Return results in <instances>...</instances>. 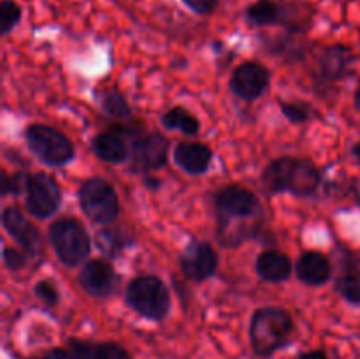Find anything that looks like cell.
Returning <instances> with one entry per match:
<instances>
[{
	"label": "cell",
	"instance_id": "cell-23",
	"mask_svg": "<svg viewBox=\"0 0 360 359\" xmlns=\"http://www.w3.org/2000/svg\"><path fill=\"white\" fill-rule=\"evenodd\" d=\"M338 294L350 305H360V273L357 271H348L338 277L336 284H334Z\"/></svg>",
	"mask_w": 360,
	"mask_h": 359
},
{
	"label": "cell",
	"instance_id": "cell-28",
	"mask_svg": "<svg viewBox=\"0 0 360 359\" xmlns=\"http://www.w3.org/2000/svg\"><path fill=\"white\" fill-rule=\"evenodd\" d=\"M28 256L25 250H18V248H11V246L4 245L2 250V260H4V266L11 271H20L23 267L28 266Z\"/></svg>",
	"mask_w": 360,
	"mask_h": 359
},
{
	"label": "cell",
	"instance_id": "cell-14",
	"mask_svg": "<svg viewBox=\"0 0 360 359\" xmlns=\"http://www.w3.org/2000/svg\"><path fill=\"white\" fill-rule=\"evenodd\" d=\"M355 55L348 46L330 44L320 51L316 58V80L320 83H338L352 74Z\"/></svg>",
	"mask_w": 360,
	"mask_h": 359
},
{
	"label": "cell",
	"instance_id": "cell-30",
	"mask_svg": "<svg viewBox=\"0 0 360 359\" xmlns=\"http://www.w3.org/2000/svg\"><path fill=\"white\" fill-rule=\"evenodd\" d=\"M186 7L190 11H193L195 14H200V16H207V14L214 13L220 4V0H183Z\"/></svg>",
	"mask_w": 360,
	"mask_h": 359
},
{
	"label": "cell",
	"instance_id": "cell-26",
	"mask_svg": "<svg viewBox=\"0 0 360 359\" xmlns=\"http://www.w3.org/2000/svg\"><path fill=\"white\" fill-rule=\"evenodd\" d=\"M127 245V239L122 232L112 231V229H104L97 234V246H101L105 256L112 257Z\"/></svg>",
	"mask_w": 360,
	"mask_h": 359
},
{
	"label": "cell",
	"instance_id": "cell-31",
	"mask_svg": "<svg viewBox=\"0 0 360 359\" xmlns=\"http://www.w3.org/2000/svg\"><path fill=\"white\" fill-rule=\"evenodd\" d=\"M23 359H74V358L67 347L65 348L55 347V348H49V351L46 352H41V354L28 355V358H23Z\"/></svg>",
	"mask_w": 360,
	"mask_h": 359
},
{
	"label": "cell",
	"instance_id": "cell-4",
	"mask_svg": "<svg viewBox=\"0 0 360 359\" xmlns=\"http://www.w3.org/2000/svg\"><path fill=\"white\" fill-rule=\"evenodd\" d=\"M48 236L53 252L63 266L77 267L90 256L91 239L84 225L76 218L62 217L51 222Z\"/></svg>",
	"mask_w": 360,
	"mask_h": 359
},
{
	"label": "cell",
	"instance_id": "cell-1",
	"mask_svg": "<svg viewBox=\"0 0 360 359\" xmlns=\"http://www.w3.org/2000/svg\"><path fill=\"white\" fill-rule=\"evenodd\" d=\"M262 187L269 194H292L295 197H309L319 190L322 175L309 158L283 155L267 162L260 175Z\"/></svg>",
	"mask_w": 360,
	"mask_h": 359
},
{
	"label": "cell",
	"instance_id": "cell-19",
	"mask_svg": "<svg viewBox=\"0 0 360 359\" xmlns=\"http://www.w3.org/2000/svg\"><path fill=\"white\" fill-rule=\"evenodd\" d=\"M91 150H94L95 157H98L102 162H108V164L112 165L123 164L130 157V148L127 146L122 134H118L116 130L98 132L91 139Z\"/></svg>",
	"mask_w": 360,
	"mask_h": 359
},
{
	"label": "cell",
	"instance_id": "cell-2",
	"mask_svg": "<svg viewBox=\"0 0 360 359\" xmlns=\"http://www.w3.org/2000/svg\"><path fill=\"white\" fill-rule=\"evenodd\" d=\"M295 322L288 310L281 306H260L252 313L248 327L250 348L259 359H271L287 347L294 334Z\"/></svg>",
	"mask_w": 360,
	"mask_h": 359
},
{
	"label": "cell",
	"instance_id": "cell-29",
	"mask_svg": "<svg viewBox=\"0 0 360 359\" xmlns=\"http://www.w3.org/2000/svg\"><path fill=\"white\" fill-rule=\"evenodd\" d=\"M27 176L25 172H14V175H2V196H20L25 192V185H27Z\"/></svg>",
	"mask_w": 360,
	"mask_h": 359
},
{
	"label": "cell",
	"instance_id": "cell-27",
	"mask_svg": "<svg viewBox=\"0 0 360 359\" xmlns=\"http://www.w3.org/2000/svg\"><path fill=\"white\" fill-rule=\"evenodd\" d=\"M34 294L42 305H46L48 308H55L60 303V292L55 287V284L49 280H39L34 287Z\"/></svg>",
	"mask_w": 360,
	"mask_h": 359
},
{
	"label": "cell",
	"instance_id": "cell-18",
	"mask_svg": "<svg viewBox=\"0 0 360 359\" xmlns=\"http://www.w3.org/2000/svg\"><path fill=\"white\" fill-rule=\"evenodd\" d=\"M255 271L264 282L281 284V282H287L290 278L294 264L287 253H283L281 250L269 248L259 253L255 260Z\"/></svg>",
	"mask_w": 360,
	"mask_h": 359
},
{
	"label": "cell",
	"instance_id": "cell-20",
	"mask_svg": "<svg viewBox=\"0 0 360 359\" xmlns=\"http://www.w3.org/2000/svg\"><path fill=\"white\" fill-rule=\"evenodd\" d=\"M287 7L276 0H255L246 7V20L253 27H271L283 23Z\"/></svg>",
	"mask_w": 360,
	"mask_h": 359
},
{
	"label": "cell",
	"instance_id": "cell-12",
	"mask_svg": "<svg viewBox=\"0 0 360 359\" xmlns=\"http://www.w3.org/2000/svg\"><path fill=\"white\" fill-rule=\"evenodd\" d=\"M271 84V73L267 67H264L260 62H248L239 63L232 73L229 87L236 97L243 99L246 102H253L262 97Z\"/></svg>",
	"mask_w": 360,
	"mask_h": 359
},
{
	"label": "cell",
	"instance_id": "cell-24",
	"mask_svg": "<svg viewBox=\"0 0 360 359\" xmlns=\"http://www.w3.org/2000/svg\"><path fill=\"white\" fill-rule=\"evenodd\" d=\"M281 113H283L285 118L290 123L295 125H302V123H308L309 120L315 116V109L313 106H309L304 101H278Z\"/></svg>",
	"mask_w": 360,
	"mask_h": 359
},
{
	"label": "cell",
	"instance_id": "cell-8",
	"mask_svg": "<svg viewBox=\"0 0 360 359\" xmlns=\"http://www.w3.org/2000/svg\"><path fill=\"white\" fill-rule=\"evenodd\" d=\"M23 194L27 211L37 220L53 217L62 204V189L48 172L37 171L28 175Z\"/></svg>",
	"mask_w": 360,
	"mask_h": 359
},
{
	"label": "cell",
	"instance_id": "cell-11",
	"mask_svg": "<svg viewBox=\"0 0 360 359\" xmlns=\"http://www.w3.org/2000/svg\"><path fill=\"white\" fill-rule=\"evenodd\" d=\"M77 282L81 289L91 298L108 299L118 292L122 277L105 259H90L81 267Z\"/></svg>",
	"mask_w": 360,
	"mask_h": 359
},
{
	"label": "cell",
	"instance_id": "cell-25",
	"mask_svg": "<svg viewBox=\"0 0 360 359\" xmlns=\"http://www.w3.org/2000/svg\"><path fill=\"white\" fill-rule=\"evenodd\" d=\"M23 16V9L14 0H2L0 4V32L2 35L11 34Z\"/></svg>",
	"mask_w": 360,
	"mask_h": 359
},
{
	"label": "cell",
	"instance_id": "cell-10",
	"mask_svg": "<svg viewBox=\"0 0 360 359\" xmlns=\"http://www.w3.org/2000/svg\"><path fill=\"white\" fill-rule=\"evenodd\" d=\"M218 252L210 241L204 239H192L185 246L179 256V267L186 280L202 284L207 278L213 277L218 270Z\"/></svg>",
	"mask_w": 360,
	"mask_h": 359
},
{
	"label": "cell",
	"instance_id": "cell-22",
	"mask_svg": "<svg viewBox=\"0 0 360 359\" xmlns=\"http://www.w3.org/2000/svg\"><path fill=\"white\" fill-rule=\"evenodd\" d=\"M97 102H98V108L109 115L111 118L116 120H127V118H132V109H130L129 101L125 99V95L115 87H105L101 88L97 92Z\"/></svg>",
	"mask_w": 360,
	"mask_h": 359
},
{
	"label": "cell",
	"instance_id": "cell-3",
	"mask_svg": "<svg viewBox=\"0 0 360 359\" xmlns=\"http://www.w3.org/2000/svg\"><path fill=\"white\" fill-rule=\"evenodd\" d=\"M125 303L143 319L162 322L171 312V291L157 275H137L127 284Z\"/></svg>",
	"mask_w": 360,
	"mask_h": 359
},
{
	"label": "cell",
	"instance_id": "cell-6",
	"mask_svg": "<svg viewBox=\"0 0 360 359\" xmlns=\"http://www.w3.org/2000/svg\"><path fill=\"white\" fill-rule=\"evenodd\" d=\"M77 201L84 217L95 225H111L118 218L120 199L115 187L104 178H88L77 190Z\"/></svg>",
	"mask_w": 360,
	"mask_h": 359
},
{
	"label": "cell",
	"instance_id": "cell-32",
	"mask_svg": "<svg viewBox=\"0 0 360 359\" xmlns=\"http://www.w3.org/2000/svg\"><path fill=\"white\" fill-rule=\"evenodd\" d=\"M294 359H330L326 348H313V351L299 352Z\"/></svg>",
	"mask_w": 360,
	"mask_h": 359
},
{
	"label": "cell",
	"instance_id": "cell-34",
	"mask_svg": "<svg viewBox=\"0 0 360 359\" xmlns=\"http://www.w3.org/2000/svg\"><path fill=\"white\" fill-rule=\"evenodd\" d=\"M354 104H355V109L360 113V87L355 90V94H354Z\"/></svg>",
	"mask_w": 360,
	"mask_h": 359
},
{
	"label": "cell",
	"instance_id": "cell-16",
	"mask_svg": "<svg viewBox=\"0 0 360 359\" xmlns=\"http://www.w3.org/2000/svg\"><path fill=\"white\" fill-rule=\"evenodd\" d=\"M67 348L74 359H134L127 347L118 341H97L84 338H69Z\"/></svg>",
	"mask_w": 360,
	"mask_h": 359
},
{
	"label": "cell",
	"instance_id": "cell-13",
	"mask_svg": "<svg viewBox=\"0 0 360 359\" xmlns=\"http://www.w3.org/2000/svg\"><path fill=\"white\" fill-rule=\"evenodd\" d=\"M2 225L6 229L7 234L18 241L21 250L28 253V256H37L42 250V238L39 229L35 227L34 222L27 218V215L20 210L18 206L11 204L2 210Z\"/></svg>",
	"mask_w": 360,
	"mask_h": 359
},
{
	"label": "cell",
	"instance_id": "cell-21",
	"mask_svg": "<svg viewBox=\"0 0 360 359\" xmlns=\"http://www.w3.org/2000/svg\"><path fill=\"white\" fill-rule=\"evenodd\" d=\"M162 125L169 130H178L185 136H197L200 132V122L185 106H172L162 115Z\"/></svg>",
	"mask_w": 360,
	"mask_h": 359
},
{
	"label": "cell",
	"instance_id": "cell-5",
	"mask_svg": "<svg viewBox=\"0 0 360 359\" xmlns=\"http://www.w3.org/2000/svg\"><path fill=\"white\" fill-rule=\"evenodd\" d=\"M28 150L46 165L62 168L76 155L74 144L62 130L46 123H30L23 132Z\"/></svg>",
	"mask_w": 360,
	"mask_h": 359
},
{
	"label": "cell",
	"instance_id": "cell-7",
	"mask_svg": "<svg viewBox=\"0 0 360 359\" xmlns=\"http://www.w3.org/2000/svg\"><path fill=\"white\" fill-rule=\"evenodd\" d=\"M213 204L220 225L229 224L231 220H248L262 208L257 194L238 183H231L217 190Z\"/></svg>",
	"mask_w": 360,
	"mask_h": 359
},
{
	"label": "cell",
	"instance_id": "cell-15",
	"mask_svg": "<svg viewBox=\"0 0 360 359\" xmlns=\"http://www.w3.org/2000/svg\"><path fill=\"white\" fill-rule=\"evenodd\" d=\"M176 165L192 176H200L210 171L213 162V150L200 141H181L172 151Z\"/></svg>",
	"mask_w": 360,
	"mask_h": 359
},
{
	"label": "cell",
	"instance_id": "cell-9",
	"mask_svg": "<svg viewBox=\"0 0 360 359\" xmlns=\"http://www.w3.org/2000/svg\"><path fill=\"white\" fill-rule=\"evenodd\" d=\"M169 139L160 132H139L130 146V171L148 175L167 164Z\"/></svg>",
	"mask_w": 360,
	"mask_h": 359
},
{
	"label": "cell",
	"instance_id": "cell-33",
	"mask_svg": "<svg viewBox=\"0 0 360 359\" xmlns=\"http://www.w3.org/2000/svg\"><path fill=\"white\" fill-rule=\"evenodd\" d=\"M350 153H352V157H354L355 160H357L359 164H360V141H357V143H354V144H352V148H350Z\"/></svg>",
	"mask_w": 360,
	"mask_h": 359
},
{
	"label": "cell",
	"instance_id": "cell-17",
	"mask_svg": "<svg viewBox=\"0 0 360 359\" xmlns=\"http://www.w3.org/2000/svg\"><path fill=\"white\" fill-rule=\"evenodd\" d=\"M295 275L302 284L319 287V285L327 284L333 277V263L326 253L306 250L295 263Z\"/></svg>",
	"mask_w": 360,
	"mask_h": 359
}]
</instances>
